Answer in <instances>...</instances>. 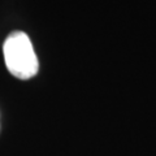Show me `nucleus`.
Masks as SVG:
<instances>
[{"label": "nucleus", "instance_id": "nucleus-1", "mask_svg": "<svg viewBox=\"0 0 156 156\" xmlns=\"http://www.w3.org/2000/svg\"><path fill=\"white\" fill-rule=\"evenodd\" d=\"M4 60L8 70L20 80H29L38 73L35 51L23 31H14L8 35L4 42Z\"/></svg>", "mask_w": 156, "mask_h": 156}]
</instances>
